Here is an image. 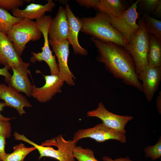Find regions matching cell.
Wrapping results in <instances>:
<instances>
[{
  "mask_svg": "<svg viewBox=\"0 0 161 161\" xmlns=\"http://www.w3.org/2000/svg\"><path fill=\"white\" fill-rule=\"evenodd\" d=\"M0 99L8 106L13 108L20 116L26 113L25 107L30 108L32 105L27 98L12 87L0 83Z\"/></svg>",
  "mask_w": 161,
  "mask_h": 161,
  "instance_id": "obj_15",
  "label": "cell"
},
{
  "mask_svg": "<svg viewBox=\"0 0 161 161\" xmlns=\"http://www.w3.org/2000/svg\"><path fill=\"white\" fill-rule=\"evenodd\" d=\"M138 78L142 82V91L148 101H151L160 83L161 67L148 64L138 75Z\"/></svg>",
  "mask_w": 161,
  "mask_h": 161,
  "instance_id": "obj_11",
  "label": "cell"
},
{
  "mask_svg": "<svg viewBox=\"0 0 161 161\" xmlns=\"http://www.w3.org/2000/svg\"><path fill=\"white\" fill-rule=\"evenodd\" d=\"M82 32L102 41L125 47L129 42L111 24L107 14L99 11L94 17L80 18Z\"/></svg>",
  "mask_w": 161,
  "mask_h": 161,
  "instance_id": "obj_2",
  "label": "cell"
},
{
  "mask_svg": "<svg viewBox=\"0 0 161 161\" xmlns=\"http://www.w3.org/2000/svg\"><path fill=\"white\" fill-rule=\"evenodd\" d=\"M42 75L45 84L40 87L34 85L32 97L39 102L45 103L49 101L56 94L62 92L61 88L64 82L59 75Z\"/></svg>",
  "mask_w": 161,
  "mask_h": 161,
  "instance_id": "obj_13",
  "label": "cell"
},
{
  "mask_svg": "<svg viewBox=\"0 0 161 161\" xmlns=\"http://www.w3.org/2000/svg\"><path fill=\"white\" fill-rule=\"evenodd\" d=\"M137 5L144 13L161 16V0H139Z\"/></svg>",
  "mask_w": 161,
  "mask_h": 161,
  "instance_id": "obj_24",
  "label": "cell"
},
{
  "mask_svg": "<svg viewBox=\"0 0 161 161\" xmlns=\"http://www.w3.org/2000/svg\"><path fill=\"white\" fill-rule=\"evenodd\" d=\"M73 154L74 158L78 161H98L95 158L93 151L89 148L76 146L74 149Z\"/></svg>",
  "mask_w": 161,
  "mask_h": 161,
  "instance_id": "obj_25",
  "label": "cell"
},
{
  "mask_svg": "<svg viewBox=\"0 0 161 161\" xmlns=\"http://www.w3.org/2000/svg\"><path fill=\"white\" fill-rule=\"evenodd\" d=\"M68 25L67 41L72 47L75 54L86 56L88 54L87 51L80 44L78 35L82 28L80 19L76 17L72 12L69 4L66 2L65 8Z\"/></svg>",
  "mask_w": 161,
  "mask_h": 161,
  "instance_id": "obj_14",
  "label": "cell"
},
{
  "mask_svg": "<svg viewBox=\"0 0 161 161\" xmlns=\"http://www.w3.org/2000/svg\"><path fill=\"white\" fill-rule=\"evenodd\" d=\"M156 105L158 111L160 114L161 113V92H160L158 95L156 100Z\"/></svg>",
  "mask_w": 161,
  "mask_h": 161,
  "instance_id": "obj_34",
  "label": "cell"
},
{
  "mask_svg": "<svg viewBox=\"0 0 161 161\" xmlns=\"http://www.w3.org/2000/svg\"><path fill=\"white\" fill-rule=\"evenodd\" d=\"M87 137L98 142L110 139L117 140L122 143L126 142L124 134L107 127L103 123L92 128L78 130L74 134L72 140L76 143L80 140Z\"/></svg>",
  "mask_w": 161,
  "mask_h": 161,
  "instance_id": "obj_8",
  "label": "cell"
},
{
  "mask_svg": "<svg viewBox=\"0 0 161 161\" xmlns=\"http://www.w3.org/2000/svg\"><path fill=\"white\" fill-rule=\"evenodd\" d=\"M49 42L58 59L59 76L68 85L74 86L76 78L68 65L69 53L68 41L67 40L52 41L49 39Z\"/></svg>",
  "mask_w": 161,
  "mask_h": 161,
  "instance_id": "obj_9",
  "label": "cell"
},
{
  "mask_svg": "<svg viewBox=\"0 0 161 161\" xmlns=\"http://www.w3.org/2000/svg\"><path fill=\"white\" fill-rule=\"evenodd\" d=\"M23 62L7 35L0 31V64L10 69L17 68Z\"/></svg>",
  "mask_w": 161,
  "mask_h": 161,
  "instance_id": "obj_16",
  "label": "cell"
},
{
  "mask_svg": "<svg viewBox=\"0 0 161 161\" xmlns=\"http://www.w3.org/2000/svg\"><path fill=\"white\" fill-rule=\"evenodd\" d=\"M138 24L139 26L138 31L124 48L132 57L138 75L148 64L147 56L150 35L146 31L143 17L139 18Z\"/></svg>",
  "mask_w": 161,
  "mask_h": 161,
  "instance_id": "obj_4",
  "label": "cell"
},
{
  "mask_svg": "<svg viewBox=\"0 0 161 161\" xmlns=\"http://www.w3.org/2000/svg\"><path fill=\"white\" fill-rule=\"evenodd\" d=\"M87 115L99 118L107 127L124 134L126 133V124L133 118L132 116L118 115L109 111L101 102L96 109L88 111Z\"/></svg>",
  "mask_w": 161,
  "mask_h": 161,
  "instance_id": "obj_10",
  "label": "cell"
},
{
  "mask_svg": "<svg viewBox=\"0 0 161 161\" xmlns=\"http://www.w3.org/2000/svg\"><path fill=\"white\" fill-rule=\"evenodd\" d=\"M18 140L25 142L35 148L40 154L39 159L43 157H48L58 161H75L73 152L76 143L73 140H65L62 134L47 140L41 145L32 141L23 134L19 135Z\"/></svg>",
  "mask_w": 161,
  "mask_h": 161,
  "instance_id": "obj_3",
  "label": "cell"
},
{
  "mask_svg": "<svg viewBox=\"0 0 161 161\" xmlns=\"http://www.w3.org/2000/svg\"><path fill=\"white\" fill-rule=\"evenodd\" d=\"M13 151L6 154L3 161H22L30 152L35 150V147H26L24 144L20 143L13 148Z\"/></svg>",
  "mask_w": 161,
  "mask_h": 161,
  "instance_id": "obj_22",
  "label": "cell"
},
{
  "mask_svg": "<svg viewBox=\"0 0 161 161\" xmlns=\"http://www.w3.org/2000/svg\"><path fill=\"white\" fill-rule=\"evenodd\" d=\"M147 61L148 64L161 67V40L153 35H150Z\"/></svg>",
  "mask_w": 161,
  "mask_h": 161,
  "instance_id": "obj_20",
  "label": "cell"
},
{
  "mask_svg": "<svg viewBox=\"0 0 161 161\" xmlns=\"http://www.w3.org/2000/svg\"><path fill=\"white\" fill-rule=\"evenodd\" d=\"M24 161L23 160V161Z\"/></svg>",
  "mask_w": 161,
  "mask_h": 161,
  "instance_id": "obj_35",
  "label": "cell"
},
{
  "mask_svg": "<svg viewBox=\"0 0 161 161\" xmlns=\"http://www.w3.org/2000/svg\"><path fill=\"white\" fill-rule=\"evenodd\" d=\"M68 25L66 11L62 6L59 7L55 16L52 18L48 31V37L52 41L67 40Z\"/></svg>",
  "mask_w": 161,
  "mask_h": 161,
  "instance_id": "obj_17",
  "label": "cell"
},
{
  "mask_svg": "<svg viewBox=\"0 0 161 161\" xmlns=\"http://www.w3.org/2000/svg\"><path fill=\"white\" fill-rule=\"evenodd\" d=\"M41 35L36 21L24 18L15 24L7 35L16 52L21 56L27 44L31 41L39 40Z\"/></svg>",
  "mask_w": 161,
  "mask_h": 161,
  "instance_id": "obj_5",
  "label": "cell"
},
{
  "mask_svg": "<svg viewBox=\"0 0 161 161\" xmlns=\"http://www.w3.org/2000/svg\"><path fill=\"white\" fill-rule=\"evenodd\" d=\"M11 124L9 121L0 120V135L9 138L11 136Z\"/></svg>",
  "mask_w": 161,
  "mask_h": 161,
  "instance_id": "obj_28",
  "label": "cell"
},
{
  "mask_svg": "<svg viewBox=\"0 0 161 161\" xmlns=\"http://www.w3.org/2000/svg\"><path fill=\"white\" fill-rule=\"evenodd\" d=\"M125 4L121 0H99L98 10L106 14L118 17L126 10Z\"/></svg>",
  "mask_w": 161,
  "mask_h": 161,
  "instance_id": "obj_19",
  "label": "cell"
},
{
  "mask_svg": "<svg viewBox=\"0 0 161 161\" xmlns=\"http://www.w3.org/2000/svg\"><path fill=\"white\" fill-rule=\"evenodd\" d=\"M55 6V2L52 0H49L44 5L31 3L23 10L18 8L11 11L13 16L16 17L37 20L44 16L46 12H51Z\"/></svg>",
  "mask_w": 161,
  "mask_h": 161,
  "instance_id": "obj_18",
  "label": "cell"
},
{
  "mask_svg": "<svg viewBox=\"0 0 161 161\" xmlns=\"http://www.w3.org/2000/svg\"><path fill=\"white\" fill-rule=\"evenodd\" d=\"M24 3V1L22 0H0V8L12 10L22 6Z\"/></svg>",
  "mask_w": 161,
  "mask_h": 161,
  "instance_id": "obj_27",
  "label": "cell"
},
{
  "mask_svg": "<svg viewBox=\"0 0 161 161\" xmlns=\"http://www.w3.org/2000/svg\"><path fill=\"white\" fill-rule=\"evenodd\" d=\"M7 106H8L7 105L4 101L0 102V120L9 121L12 119L5 117L2 115L1 113V112L3 110L4 108Z\"/></svg>",
  "mask_w": 161,
  "mask_h": 161,
  "instance_id": "obj_33",
  "label": "cell"
},
{
  "mask_svg": "<svg viewBox=\"0 0 161 161\" xmlns=\"http://www.w3.org/2000/svg\"><path fill=\"white\" fill-rule=\"evenodd\" d=\"M9 69L6 66L0 68V75L4 77L5 80L9 79L11 76V74L8 71Z\"/></svg>",
  "mask_w": 161,
  "mask_h": 161,
  "instance_id": "obj_31",
  "label": "cell"
},
{
  "mask_svg": "<svg viewBox=\"0 0 161 161\" xmlns=\"http://www.w3.org/2000/svg\"><path fill=\"white\" fill-rule=\"evenodd\" d=\"M143 18L144 21L147 32L161 40V21L155 19L146 13H143Z\"/></svg>",
  "mask_w": 161,
  "mask_h": 161,
  "instance_id": "obj_23",
  "label": "cell"
},
{
  "mask_svg": "<svg viewBox=\"0 0 161 161\" xmlns=\"http://www.w3.org/2000/svg\"><path fill=\"white\" fill-rule=\"evenodd\" d=\"M22 19L12 16L7 10L0 8V31L7 35L13 26Z\"/></svg>",
  "mask_w": 161,
  "mask_h": 161,
  "instance_id": "obj_21",
  "label": "cell"
},
{
  "mask_svg": "<svg viewBox=\"0 0 161 161\" xmlns=\"http://www.w3.org/2000/svg\"><path fill=\"white\" fill-rule=\"evenodd\" d=\"M30 65L29 63L23 62L17 68L12 69L13 75L9 79L5 80L8 86L19 93H24L29 97H32L35 85L31 84L28 78Z\"/></svg>",
  "mask_w": 161,
  "mask_h": 161,
  "instance_id": "obj_12",
  "label": "cell"
},
{
  "mask_svg": "<svg viewBox=\"0 0 161 161\" xmlns=\"http://www.w3.org/2000/svg\"><path fill=\"white\" fill-rule=\"evenodd\" d=\"M6 138L3 135H0V161H3L7 154L5 151Z\"/></svg>",
  "mask_w": 161,
  "mask_h": 161,
  "instance_id": "obj_30",
  "label": "cell"
},
{
  "mask_svg": "<svg viewBox=\"0 0 161 161\" xmlns=\"http://www.w3.org/2000/svg\"><path fill=\"white\" fill-rule=\"evenodd\" d=\"M52 18L50 16L45 15L36 20V22L44 37V45L41 48V52H31L32 56L30 60L32 63L36 62H45L49 68L51 75H59L58 64L56 62L55 56L52 55L50 49L49 42L48 29Z\"/></svg>",
  "mask_w": 161,
  "mask_h": 161,
  "instance_id": "obj_6",
  "label": "cell"
},
{
  "mask_svg": "<svg viewBox=\"0 0 161 161\" xmlns=\"http://www.w3.org/2000/svg\"><path fill=\"white\" fill-rule=\"evenodd\" d=\"M91 39L97 49V61L103 63L106 69L114 77L142 91L134 61L129 52L124 47L113 43L93 37Z\"/></svg>",
  "mask_w": 161,
  "mask_h": 161,
  "instance_id": "obj_1",
  "label": "cell"
},
{
  "mask_svg": "<svg viewBox=\"0 0 161 161\" xmlns=\"http://www.w3.org/2000/svg\"><path fill=\"white\" fill-rule=\"evenodd\" d=\"M138 1V0L133 3L119 16L114 17L107 14L112 26L129 42L139 28L136 22L139 17L137 10Z\"/></svg>",
  "mask_w": 161,
  "mask_h": 161,
  "instance_id": "obj_7",
  "label": "cell"
},
{
  "mask_svg": "<svg viewBox=\"0 0 161 161\" xmlns=\"http://www.w3.org/2000/svg\"><path fill=\"white\" fill-rule=\"evenodd\" d=\"M145 157L152 160L160 159L161 156V138L160 137L157 143L154 145H148L144 149Z\"/></svg>",
  "mask_w": 161,
  "mask_h": 161,
  "instance_id": "obj_26",
  "label": "cell"
},
{
  "mask_svg": "<svg viewBox=\"0 0 161 161\" xmlns=\"http://www.w3.org/2000/svg\"><path fill=\"white\" fill-rule=\"evenodd\" d=\"M99 0H77L76 1L81 6L87 8H92L98 10Z\"/></svg>",
  "mask_w": 161,
  "mask_h": 161,
  "instance_id": "obj_29",
  "label": "cell"
},
{
  "mask_svg": "<svg viewBox=\"0 0 161 161\" xmlns=\"http://www.w3.org/2000/svg\"><path fill=\"white\" fill-rule=\"evenodd\" d=\"M102 159L103 161H132L128 157L125 158L121 157L113 160L110 157L106 156L103 157Z\"/></svg>",
  "mask_w": 161,
  "mask_h": 161,
  "instance_id": "obj_32",
  "label": "cell"
}]
</instances>
